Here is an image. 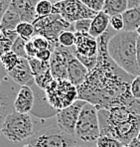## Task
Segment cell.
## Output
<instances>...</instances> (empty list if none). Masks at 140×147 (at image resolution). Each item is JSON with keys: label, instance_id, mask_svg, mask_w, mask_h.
Masks as SVG:
<instances>
[{"label": "cell", "instance_id": "obj_1", "mask_svg": "<svg viewBox=\"0 0 140 147\" xmlns=\"http://www.w3.org/2000/svg\"><path fill=\"white\" fill-rule=\"evenodd\" d=\"M116 33L109 26L98 38V64L77 86L79 99L92 103L98 109L125 107L140 115V99L135 98L130 90L135 77L120 69L108 54V43Z\"/></svg>", "mask_w": 140, "mask_h": 147}, {"label": "cell", "instance_id": "obj_2", "mask_svg": "<svg viewBox=\"0 0 140 147\" xmlns=\"http://www.w3.org/2000/svg\"><path fill=\"white\" fill-rule=\"evenodd\" d=\"M100 136H109L129 145L140 130V115L125 107L98 109Z\"/></svg>", "mask_w": 140, "mask_h": 147}, {"label": "cell", "instance_id": "obj_3", "mask_svg": "<svg viewBox=\"0 0 140 147\" xmlns=\"http://www.w3.org/2000/svg\"><path fill=\"white\" fill-rule=\"evenodd\" d=\"M136 32H117L108 43V54L113 62L124 72L134 77L140 76L137 61Z\"/></svg>", "mask_w": 140, "mask_h": 147}, {"label": "cell", "instance_id": "obj_4", "mask_svg": "<svg viewBox=\"0 0 140 147\" xmlns=\"http://www.w3.org/2000/svg\"><path fill=\"white\" fill-rule=\"evenodd\" d=\"M1 132L14 143L23 142L34 135V121L29 113L14 111L8 114L2 122Z\"/></svg>", "mask_w": 140, "mask_h": 147}, {"label": "cell", "instance_id": "obj_5", "mask_svg": "<svg viewBox=\"0 0 140 147\" xmlns=\"http://www.w3.org/2000/svg\"><path fill=\"white\" fill-rule=\"evenodd\" d=\"M32 24L35 27V36L45 37L50 41L54 50L59 45V36L61 33L64 31L76 32L74 23L68 22L61 15L53 13L42 18H37Z\"/></svg>", "mask_w": 140, "mask_h": 147}, {"label": "cell", "instance_id": "obj_6", "mask_svg": "<svg viewBox=\"0 0 140 147\" xmlns=\"http://www.w3.org/2000/svg\"><path fill=\"white\" fill-rule=\"evenodd\" d=\"M49 103L58 111L73 105L79 100L77 88L68 80H55L45 90Z\"/></svg>", "mask_w": 140, "mask_h": 147}, {"label": "cell", "instance_id": "obj_7", "mask_svg": "<svg viewBox=\"0 0 140 147\" xmlns=\"http://www.w3.org/2000/svg\"><path fill=\"white\" fill-rule=\"evenodd\" d=\"M100 136L98 109L87 102L79 114L76 127V137L85 143H96Z\"/></svg>", "mask_w": 140, "mask_h": 147}, {"label": "cell", "instance_id": "obj_8", "mask_svg": "<svg viewBox=\"0 0 140 147\" xmlns=\"http://www.w3.org/2000/svg\"><path fill=\"white\" fill-rule=\"evenodd\" d=\"M30 138V144L34 147H74L77 145V137L71 136L59 128L56 123L55 126L44 129L39 134Z\"/></svg>", "mask_w": 140, "mask_h": 147}, {"label": "cell", "instance_id": "obj_9", "mask_svg": "<svg viewBox=\"0 0 140 147\" xmlns=\"http://www.w3.org/2000/svg\"><path fill=\"white\" fill-rule=\"evenodd\" d=\"M53 14H59L70 23L83 19H94L98 12L90 9L81 0H63L53 4Z\"/></svg>", "mask_w": 140, "mask_h": 147}, {"label": "cell", "instance_id": "obj_10", "mask_svg": "<svg viewBox=\"0 0 140 147\" xmlns=\"http://www.w3.org/2000/svg\"><path fill=\"white\" fill-rule=\"evenodd\" d=\"M85 103H87V101L79 99L73 105L59 111V113L56 116V123L62 131H64L67 134L76 137L77 123L81 109L85 107Z\"/></svg>", "mask_w": 140, "mask_h": 147}, {"label": "cell", "instance_id": "obj_11", "mask_svg": "<svg viewBox=\"0 0 140 147\" xmlns=\"http://www.w3.org/2000/svg\"><path fill=\"white\" fill-rule=\"evenodd\" d=\"M76 47L67 48L62 45H58L54 50L50 60L51 73L55 80H68V65L69 59L75 54Z\"/></svg>", "mask_w": 140, "mask_h": 147}, {"label": "cell", "instance_id": "obj_12", "mask_svg": "<svg viewBox=\"0 0 140 147\" xmlns=\"http://www.w3.org/2000/svg\"><path fill=\"white\" fill-rule=\"evenodd\" d=\"M7 76L14 83L21 86L35 85V77L31 70L29 61L25 58H20L18 65L12 71L7 72Z\"/></svg>", "mask_w": 140, "mask_h": 147}, {"label": "cell", "instance_id": "obj_13", "mask_svg": "<svg viewBox=\"0 0 140 147\" xmlns=\"http://www.w3.org/2000/svg\"><path fill=\"white\" fill-rule=\"evenodd\" d=\"M76 51L75 53L83 57H94L98 53V39L90 35L89 33H79L76 32Z\"/></svg>", "mask_w": 140, "mask_h": 147}, {"label": "cell", "instance_id": "obj_14", "mask_svg": "<svg viewBox=\"0 0 140 147\" xmlns=\"http://www.w3.org/2000/svg\"><path fill=\"white\" fill-rule=\"evenodd\" d=\"M35 103V94L31 86H21L17 92L14 102L15 111L19 113H30Z\"/></svg>", "mask_w": 140, "mask_h": 147}, {"label": "cell", "instance_id": "obj_15", "mask_svg": "<svg viewBox=\"0 0 140 147\" xmlns=\"http://www.w3.org/2000/svg\"><path fill=\"white\" fill-rule=\"evenodd\" d=\"M38 2V0H13L11 7L20 15L22 22L33 23L38 18L36 11Z\"/></svg>", "mask_w": 140, "mask_h": 147}, {"label": "cell", "instance_id": "obj_16", "mask_svg": "<svg viewBox=\"0 0 140 147\" xmlns=\"http://www.w3.org/2000/svg\"><path fill=\"white\" fill-rule=\"evenodd\" d=\"M88 74L89 70L79 61L75 54L71 56L68 65V81L77 88L85 82Z\"/></svg>", "mask_w": 140, "mask_h": 147}, {"label": "cell", "instance_id": "obj_17", "mask_svg": "<svg viewBox=\"0 0 140 147\" xmlns=\"http://www.w3.org/2000/svg\"><path fill=\"white\" fill-rule=\"evenodd\" d=\"M35 94V92H34ZM36 117L41 118V119H47V118H52L54 116H57L59 113L58 110H56L49 103L48 99H47L46 94H43L41 98H39L38 94L35 96V103H34V107L32 111L30 112Z\"/></svg>", "mask_w": 140, "mask_h": 147}, {"label": "cell", "instance_id": "obj_18", "mask_svg": "<svg viewBox=\"0 0 140 147\" xmlns=\"http://www.w3.org/2000/svg\"><path fill=\"white\" fill-rule=\"evenodd\" d=\"M109 26H110V16L102 11L98 12V15L92 19V27L89 34L98 39L108 29Z\"/></svg>", "mask_w": 140, "mask_h": 147}, {"label": "cell", "instance_id": "obj_19", "mask_svg": "<svg viewBox=\"0 0 140 147\" xmlns=\"http://www.w3.org/2000/svg\"><path fill=\"white\" fill-rule=\"evenodd\" d=\"M124 30L126 32H136L140 28V7L129 8L122 14Z\"/></svg>", "mask_w": 140, "mask_h": 147}, {"label": "cell", "instance_id": "obj_20", "mask_svg": "<svg viewBox=\"0 0 140 147\" xmlns=\"http://www.w3.org/2000/svg\"><path fill=\"white\" fill-rule=\"evenodd\" d=\"M22 22L20 15L17 13L14 8L10 6L8 10L4 13V15L1 17V23H0V29L10 30V31H15L20 23Z\"/></svg>", "mask_w": 140, "mask_h": 147}, {"label": "cell", "instance_id": "obj_21", "mask_svg": "<svg viewBox=\"0 0 140 147\" xmlns=\"http://www.w3.org/2000/svg\"><path fill=\"white\" fill-rule=\"evenodd\" d=\"M128 9L127 0H104L102 12L112 17L115 15H122Z\"/></svg>", "mask_w": 140, "mask_h": 147}, {"label": "cell", "instance_id": "obj_22", "mask_svg": "<svg viewBox=\"0 0 140 147\" xmlns=\"http://www.w3.org/2000/svg\"><path fill=\"white\" fill-rule=\"evenodd\" d=\"M0 37H1V40H0V54L3 55V54L7 53V52L11 51L13 44H14V42L19 36L16 31L1 29Z\"/></svg>", "mask_w": 140, "mask_h": 147}, {"label": "cell", "instance_id": "obj_23", "mask_svg": "<svg viewBox=\"0 0 140 147\" xmlns=\"http://www.w3.org/2000/svg\"><path fill=\"white\" fill-rule=\"evenodd\" d=\"M19 37H21L22 39H24L26 42H29L35 36V27L32 23H27V22H21L20 24L17 26L16 30Z\"/></svg>", "mask_w": 140, "mask_h": 147}, {"label": "cell", "instance_id": "obj_24", "mask_svg": "<svg viewBox=\"0 0 140 147\" xmlns=\"http://www.w3.org/2000/svg\"><path fill=\"white\" fill-rule=\"evenodd\" d=\"M28 61H29L30 67H31V70H32V72H33L34 77L42 75V74L46 73L47 71L51 70L50 62L40 61L37 58H29Z\"/></svg>", "mask_w": 140, "mask_h": 147}, {"label": "cell", "instance_id": "obj_25", "mask_svg": "<svg viewBox=\"0 0 140 147\" xmlns=\"http://www.w3.org/2000/svg\"><path fill=\"white\" fill-rule=\"evenodd\" d=\"M19 61H20V58L12 51H9L7 53L3 54V55H1V62L6 73L12 71L18 65Z\"/></svg>", "mask_w": 140, "mask_h": 147}, {"label": "cell", "instance_id": "obj_26", "mask_svg": "<svg viewBox=\"0 0 140 147\" xmlns=\"http://www.w3.org/2000/svg\"><path fill=\"white\" fill-rule=\"evenodd\" d=\"M54 81H55V79H54L53 75H52L51 70L47 71L46 73L42 74V75L35 77V85L43 90H46Z\"/></svg>", "mask_w": 140, "mask_h": 147}, {"label": "cell", "instance_id": "obj_27", "mask_svg": "<svg viewBox=\"0 0 140 147\" xmlns=\"http://www.w3.org/2000/svg\"><path fill=\"white\" fill-rule=\"evenodd\" d=\"M76 32L64 31L59 36V44L67 48H72L76 44Z\"/></svg>", "mask_w": 140, "mask_h": 147}, {"label": "cell", "instance_id": "obj_28", "mask_svg": "<svg viewBox=\"0 0 140 147\" xmlns=\"http://www.w3.org/2000/svg\"><path fill=\"white\" fill-rule=\"evenodd\" d=\"M53 4L54 3H52L51 1H48V0H41V1H39L37 4V8H36L38 18H42V17L48 16V15L52 14Z\"/></svg>", "mask_w": 140, "mask_h": 147}, {"label": "cell", "instance_id": "obj_29", "mask_svg": "<svg viewBox=\"0 0 140 147\" xmlns=\"http://www.w3.org/2000/svg\"><path fill=\"white\" fill-rule=\"evenodd\" d=\"M26 44H27V42H26L24 39H22L21 37H18L16 39V41L14 42V44H13L11 51L14 52L19 58L28 59L27 53H26Z\"/></svg>", "mask_w": 140, "mask_h": 147}, {"label": "cell", "instance_id": "obj_30", "mask_svg": "<svg viewBox=\"0 0 140 147\" xmlns=\"http://www.w3.org/2000/svg\"><path fill=\"white\" fill-rule=\"evenodd\" d=\"M96 147H124L121 142L109 136H100L96 141Z\"/></svg>", "mask_w": 140, "mask_h": 147}, {"label": "cell", "instance_id": "obj_31", "mask_svg": "<svg viewBox=\"0 0 140 147\" xmlns=\"http://www.w3.org/2000/svg\"><path fill=\"white\" fill-rule=\"evenodd\" d=\"M32 42H33L34 46H35V48L37 49L38 52L44 51V50H48V49H50L52 52H54V48L52 47L50 41L47 40L45 37L35 36L32 39Z\"/></svg>", "mask_w": 140, "mask_h": 147}, {"label": "cell", "instance_id": "obj_32", "mask_svg": "<svg viewBox=\"0 0 140 147\" xmlns=\"http://www.w3.org/2000/svg\"><path fill=\"white\" fill-rule=\"evenodd\" d=\"M75 56H76L77 59H79V61L81 62L88 70H89V72L92 71V69H94V67H96V64H98V55L94 56V57L88 58V57H83V56H81V55H79V54L75 53Z\"/></svg>", "mask_w": 140, "mask_h": 147}, {"label": "cell", "instance_id": "obj_33", "mask_svg": "<svg viewBox=\"0 0 140 147\" xmlns=\"http://www.w3.org/2000/svg\"><path fill=\"white\" fill-rule=\"evenodd\" d=\"M92 23V19H83V20L77 21L75 23L76 32H79V33H90Z\"/></svg>", "mask_w": 140, "mask_h": 147}, {"label": "cell", "instance_id": "obj_34", "mask_svg": "<svg viewBox=\"0 0 140 147\" xmlns=\"http://www.w3.org/2000/svg\"><path fill=\"white\" fill-rule=\"evenodd\" d=\"M85 5H87L90 9L94 10L96 12H102L103 5H104V0H81Z\"/></svg>", "mask_w": 140, "mask_h": 147}, {"label": "cell", "instance_id": "obj_35", "mask_svg": "<svg viewBox=\"0 0 140 147\" xmlns=\"http://www.w3.org/2000/svg\"><path fill=\"white\" fill-rule=\"evenodd\" d=\"M110 26L116 32H121L124 30V21L122 15H115L110 17Z\"/></svg>", "mask_w": 140, "mask_h": 147}, {"label": "cell", "instance_id": "obj_36", "mask_svg": "<svg viewBox=\"0 0 140 147\" xmlns=\"http://www.w3.org/2000/svg\"><path fill=\"white\" fill-rule=\"evenodd\" d=\"M131 94L136 99H140V76L135 77L131 83Z\"/></svg>", "mask_w": 140, "mask_h": 147}, {"label": "cell", "instance_id": "obj_37", "mask_svg": "<svg viewBox=\"0 0 140 147\" xmlns=\"http://www.w3.org/2000/svg\"><path fill=\"white\" fill-rule=\"evenodd\" d=\"M52 54H53V52H52L50 49L44 50V51L38 52L37 55H36V58H37L38 60H40V61H43V62H50Z\"/></svg>", "mask_w": 140, "mask_h": 147}, {"label": "cell", "instance_id": "obj_38", "mask_svg": "<svg viewBox=\"0 0 140 147\" xmlns=\"http://www.w3.org/2000/svg\"><path fill=\"white\" fill-rule=\"evenodd\" d=\"M26 53H27L28 59H29V58H36V55H37L38 51H37V49L35 48V46H34L32 40L27 42V44H26Z\"/></svg>", "mask_w": 140, "mask_h": 147}, {"label": "cell", "instance_id": "obj_39", "mask_svg": "<svg viewBox=\"0 0 140 147\" xmlns=\"http://www.w3.org/2000/svg\"><path fill=\"white\" fill-rule=\"evenodd\" d=\"M12 2L13 0H0V14H1V17L7 11L8 8L11 6Z\"/></svg>", "mask_w": 140, "mask_h": 147}, {"label": "cell", "instance_id": "obj_40", "mask_svg": "<svg viewBox=\"0 0 140 147\" xmlns=\"http://www.w3.org/2000/svg\"><path fill=\"white\" fill-rule=\"evenodd\" d=\"M128 1V9L129 8L140 7V0H127Z\"/></svg>", "mask_w": 140, "mask_h": 147}, {"label": "cell", "instance_id": "obj_41", "mask_svg": "<svg viewBox=\"0 0 140 147\" xmlns=\"http://www.w3.org/2000/svg\"><path fill=\"white\" fill-rule=\"evenodd\" d=\"M136 50H137V61H138V67H139V73H140V36L137 38V44H136Z\"/></svg>", "mask_w": 140, "mask_h": 147}, {"label": "cell", "instance_id": "obj_42", "mask_svg": "<svg viewBox=\"0 0 140 147\" xmlns=\"http://www.w3.org/2000/svg\"><path fill=\"white\" fill-rule=\"evenodd\" d=\"M129 146L130 147H140V141L137 139V138H134V139L129 143Z\"/></svg>", "mask_w": 140, "mask_h": 147}, {"label": "cell", "instance_id": "obj_43", "mask_svg": "<svg viewBox=\"0 0 140 147\" xmlns=\"http://www.w3.org/2000/svg\"><path fill=\"white\" fill-rule=\"evenodd\" d=\"M74 147H90V146H88V145H85V144H81V145H77H77Z\"/></svg>", "mask_w": 140, "mask_h": 147}, {"label": "cell", "instance_id": "obj_44", "mask_svg": "<svg viewBox=\"0 0 140 147\" xmlns=\"http://www.w3.org/2000/svg\"><path fill=\"white\" fill-rule=\"evenodd\" d=\"M23 147H34V146L32 145V144H30V143H27V144H25Z\"/></svg>", "mask_w": 140, "mask_h": 147}, {"label": "cell", "instance_id": "obj_45", "mask_svg": "<svg viewBox=\"0 0 140 147\" xmlns=\"http://www.w3.org/2000/svg\"><path fill=\"white\" fill-rule=\"evenodd\" d=\"M38 1H41V0H38ZM48 1H51L52 3H56V2H57V0H48Z\"/></svg>", "mask_w": 140, "mask_h": 147}, {"label": "cell", "instance_id": "obj_46", "mask_svg": "<svg viewBox=\"0 0 140 147\" xmlns=\"http://www.w3.org/2000/svg\"><path fill=\"white\" fill-rule=\"evenodd\" d=\"M137 139H138L139 140V141H140V130H139V132H138V135H137Z\"/></svg>", "mask_w": 140, "mask_h": 147}, {"label": "cell", "instance_id": "obj_47", "mask_svg": "<svg viewBox=\"0 0 140 147\" xmlns=\"http://www.w3.org/2000/svg\"><path fill=\"white\" fill-rule=\"evenodd\" d=\"M136 33L138 34V36H140V28H139V29H138V30H137V31H136Z\"/></svg>", "mask_w": 140, "mask_h": 147}, {"label": "cell", "instance_id": "obj_48", "mask_svg": "<svg viewBox=\"0 0 140 147\" xmlns=\"http://www.w3.org/2000/svg\"><path fill=\"white\" fill-rule=\"evenodd\" d=\"M58 1H63V0H57V2H58Z\"/></svg>", "mask_w": 140, "mask_h": 147}, {"label": "cell", "instance_id": "obj_49", "mask_svg": "<svg viewBox=\"0 0 140 147\" xmlns=\"http://www.w3.org/2000/svg\"><path fill=\"white\" fill-rule=\"evenodd\" d=\"M124 147H130V146H129V145H127V146H124Z\"/></svg>", "mask_w": 140, "mask_h": 147}]
</instances>
